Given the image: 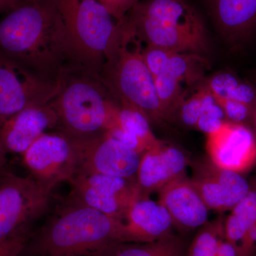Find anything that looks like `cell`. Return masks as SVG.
<instances>
[{"label":"cell","instance_id":"cell-27","mask_svg":"<svg viewBox=\"0 0 256 256\" xmlns=\"http://www.w3.org/2000/svg\"><path fill=\"white\" fill-rule=\"evenodd\" d=\"M206 87L198 88L193 95L184 99L178 108L180 118L184 124L190 128L196 127L197 122L203 110Z\"/></svg>","mask_w":256,"mask_h":256},{"label":"cell","instance_id":"cell-22","mask_svg":"<svg viewBox=\"0 0 256 256\" xmlns=\"http://www.w3.org/2000/svg\"><path fill=\"white\" fill-rule=\"evenodd\" d=\"M208 67V60L203 56L172 52L164 72L172 75L182 84L192 85L203 79Z\"/></svg>","mask_w":256,"mask_h":256},{"label":"cell","instance_id":"cell-12","mask_svg":"<svg viewBox=\"0 0 256 256\" xmlns=\"http://www.w3.org/2000/svg\"><path fill=\"white\" fill-rule=\"evenodd\" d=\"M208 159L222 169L244 174L256 164V139L250 126L226 120L206 134Z\"/></svg>","mask_w":256,"mask_h":256},{"label":"cell","instance_id":"cell-28","mask_svg":"<svg viewBox=\"0 0 256 256\" xmlns=\"http://www.w3.org/2000/svg\"><path fill=\"white\" fill-rule=\"evenodd\" d=\"M215 100L222 108L227 121L252 127V107L232 99Z\"/></svg>","mask_w":256,"mask_h":256},{"label":"cell","instance_id":"cell-13","mask_svg":"<svg viewBox=\"0 0 256 256\" xmlns=\"http://www.w3.org/2000/svg\"><path fill=\"white\" fill-rule=\"evenodd\" d=\"M191 180L210 210H232L247 194L250 182L240 173L222 169L208 158L193 164Z\"/></svg>","mask_w":256,"mask_h":256},{"label":"cell","instance_id":"cell-15","mask_svg":"<svg viewBox=\"0 0 256 256\" xmlns=\"http://www.w3.org/2000/svg\"><path fill=\"white\" fill-rule=\"evenodd\" d=\"M188 163L190 160L181 150L163 141L144 152L136 176L143 196L159 192L171 182L184 176Z\"/></svg>","mask_w":256,"mask_h":256},{"label":"cell","instance_id":"cell-23","mask_svg":"<svg viewBox=\"0 0 256 256\" xmlns=\"http://www.w3.org/2000/svg\"><path fill=\"white\" fill-rule=\"evenodd\" d=\"M154 84L160 104L168 120H171L174 119L185 99L182 84L168 72H163L154 77Z\"/></svg>","mask_w":256,"mask_h":256},{"label":"cell","instance_id":"cell-38","mask_svg":"<svg viewBox=\"0 0 256 256\" xmlns=\"http://www.w3.org/2000/svg\"><path fill=\"white\" fill-rule=\"evenodd\" d=\"M98 1L100 2V0H98Z\"/></svg>","mask_w":256,"mask_h":256},{"label":"cell","instance_id":"cell-9","mask_svg":"<svg viewBox=\"0 0 256 256\" xmlns=\"http://www.w3.org/2000/svg\"><path fill=\"white\" fill-rule=\"evenodd\" d=\"M60 86L0 53V126L26 108L50 104Z\"/></svg>","mask_w":256,"mask_h":256},{"label":"cell","instance_id":"cell-32","mask_svg":"<svg viewBox=\"0 0 256 256\" xmlns=\"http://www.w3.org/2000/svg\"><path fill=\"white\" fill-rule=\"evenodd\" d=\"M218 256H239V252L237 248L224 236L218 246Z\"/></svg>","mask_w":256,"mask_h":256},{"label":"cell","instance_id":"cell-30","mask_svg":"<svg viewBox=\"0 0 256 256\" xmlns=\"http://www.w3.org/2000/svg\"><path fill=\"white\" fill-rule=\"evenodd\" d=\"M31 235V230H26L0 240V256H20Z\"/></svg>","mask_w":256,"mask_h":256},{"label":"cell","instance_id":"cell-34","mask_svg":"<svg viewBox=\"0 0 256 256\" xmlns=\"http://www.w3.org/2000/svg\"><path fill=\"white\" fill-rule=\"evenodd\" d=\"M252 130H254V134H255L256 139V102L254 106H252Z\"/></svg>","mask_w":256,"mask_h":256},{"label":"cell","instance_id":"cell-1","mask_svg":"<svg viewBox=\"0 0 256 256\" xmlns=\"http://www.w3.org/2000/svg\"><path fill=\"white\" fill-rule=\"evenodd\" d=\"M0 18V53L47 82H60L79 63L52 0H24Z\"/></svg>","mask_w":256,"mask_h":256},{"label":"cell","instance_id":"cell-10","mask_svg":"<svg viewBox=\"0 0 256 256\" xmlns=\"http://www.w3.org/2000/svg\"><path fill=\"white\" fill-rule=\"evenodd\" d=\"M22 156L30 174L52 188L76 174L74 140L58 131L44 134Z\"/></svg>","mask_w":256,"mask_h":256},{"label":"cell","instance_id":"cell-24","mask_svg":"<svg viewBox=\"0 0 256 256\" xmlns=\"http://www.w3.org/2000/svg\"><path fill=\"white\" fill-rule=\"evenodd\" d=\"M224 220L207 222L192 240L188 256H218V246L224 238Z\"/></svg>","mask_w":256,"mask_h":256},{"label":"cell","instance_id":"cell-3","mask_svg":"<svg viewBox=\"0 0 256 256\" xmlns=\"http://www.w3.org/2000/svg\"><path fill=\"white\" fill-rule=\"evenodd\" d=\"M50 106L56 130L78 140L104 136L117 127L120 105L100 74L79 66L67 72Z\"/></svg>","mask_w":256,"mask_h":256},{"label":"cell","instance_id":"cell-19","mask_svg":"<svg viewBox=\"0 0 256 256\" xmlns=\"http://www.w3.org/2000/svg\"><path fill=\"white\" fill-rule=\"evenodd\" d=\"M148 118L139 110L120 106L117 127L108 133L142 156L160 141L154 136Z\"/></svg>","mask_w":256,"mask_h":256},{"label":"cell","instance_id":"cell-2","mask_svg":"<svg viewBox=\"0 0 256 256\" xmlns=\"http://www.w3.org/2000/svg\"><path fill=\"white\" fill-rule=\"evenodd\" d=\"M126 242L124 222L67 200L38 232L20 256H90Z\"/></svg>","mask_w":256,"mask_h":256},{"label":"cell","instance_id":"cell-26","mask_svg":"<svg viewBox=\"0 0 256 256\" xmlns=\"http://www.w3.org/2000/svg\"><path fill=\"white\" fill-rule=\"evenodd\" d=\"M226 120L222 108L206 87L203 110L195 128L208 134L218 129Z\"/></svg>","mask_w":256,"mask_h":256},{"label":"cell","instance_id":"cell-8","mask_svg":"<svg viewBox=\"0 0 256 256\" xmlns=\"http://www.w3.org/2000/svg\"><path fill=\"white\" fill-rule=\"evenodd\" d=\"M70 201L124 222L131 205L143 196L136 178L100 174H76L68 181Z\"/></svg>","mask_w":256,"mask_h":256},{"label":"cell","instance_id":"cell-11","mask_svg":"<svg viewBox=\"0 0 256 256\" xmlns=\"http://www.w3.org/2000/svg\"><path fill=\"white\" fill-rule=\"evenodd\" d=\"M73 140L76 152V174L136 178L142 156L108 133L86 140Z\"/></svg>","mask_w":256,"mask_h":256},{"label":"cell","instance_id":"cell-21","mask_svg":"<svg viewBox=\"0 0 256 256\" xmlns=\"http://www.w3.org/2000/svg\"><path fill=\"white\" fill-rule=\"evenodd\" d=\"M181 239L171 234L148 242H120L90 256H182Z\"/></svg>","mask_w":256,"mask_h":256},{"label":"cell","instance_id":"cell-4","mask_svg":"<svg viewBox=\"0 0 256 256\" xmlns=\"http://www.w3.org/2000/svg\"><path fill=\"white\" fill-rule=\"evenodd\" d=\"M126 20L148 46L198 55L210 48L203 18L188 0H139Z\"/></svg>","mask_w":256,"mask_h":256},{"label":"cell","instance_id":"cell-20","mask_svg":"<svg viewBox=\"0 0 256 256\" xmlns=\"http://www.w3.org/2000/svg\"><path fill=\"white\" fill-rule=\"evenodd\" d=\"M230 210L224 220V236L239 252L248 230L256 223V178L250 182L247 194Z\"/></svg>","mask_w":256,"mask_h":256},{"label":"cell","instance_id":"cell-35","mask_svg":"<svg viewBox=\"0 0 256 256\" xmlns=\"http://www.w3.org/2000/svg\"><path fill=\"white\" fill-rule=\"evenodd\" d=\"M6 153H5L4 151H3V150L2 149L1 146H0V169L4 168L5 165H6Z\"/></svg>","mask_w":256,"mask_h":256},{"label":"cell","instance_id":"cell-14","mask_svg":"<svg viewBox=\"0 0 256 256\" xmlns=\"http://www.w3.org/2000/svg\"><path fill=\"white\" fill-rule=\"evenodd\" d=\"M58 120L50 104L32 106L15 114L0 126V146L6 154L22 156L48 130H56Z\"/></svg>","mask_w":256,"mask_h":256},{"label":"cell","instance_id":"cell-18","mask_svg":"<svg viewBox=\"0 0 256 256\" xmlns=\"http://www.w3.org/2000/svg\"><path fill=\"white\" fill-rule=\"evenodd\" d=\"M124 223L126 242H156L172 234L174 227L166 208L148 196L140 197L131 205Z\"/></svg>","mask_w":256,"mask_h":256},{"label":"cell","instance_id":"cell-25","mask_svg":"<svg viewBox=\"0 0 256 256\" xmlns=\"http://www.w3.org/2000/svg\"><path fill=\"white\" fill-rule=\"evenodd\" d=\"M242 82L244 80L236 74L222 72L210 77L205 82L204 86L215 99L234 100Z\"/></svg>","mask_w":256,"mask_h":256},{"label":"cell","instance_id":"cell-5","mask_svg":"<svg viewBox=\"0 0 256 256\" xmlns=\"http://www.w3.org/2000/svg\"><path fill=\"white\" fill-rule=\"evenodd\" d=\"M143 48L124 20L118 45L99 74L120 106L132 108L150 122L161 124L169 120L158 99L154 78L143 60Z\"/></svg>","mask_w":256,"mask_h":256},{"label":"cell","instance_id":"cell-17","mask_svg":"<svg viewBox=\"0 0 256 256\" xmlns=\"http://www.w3.org/2000/svg\"><path fill=\"white\" fill-rule=\"evenodd\" d=\"M222 36L233 46L256 32V0H202Z\"/></svg>","mask_w":256,"mask_h":256},{"label":"cell","instance_id":"cell-29","mask_svg":"<svg viewBox=\"0 0 256 256\" xmlns=\"http://www.w3.org/2000/svg\"><path fill=\"white\" fill-rule=\"evenodd\" d=\"M171 53L159 47L146 45L143 48V60L154 78L164 72Z\"/></svg>","mask_w":256,"mask_h":256},{"label":"cell","instance_id":"cell-31","mask_svg":"<svg viewBox=\"0 0 256 256\" xmlns=\"http://www.w3.org/2000/svg\"><path fill=\"white\" fill-rule=\"evenodd\" d=\"M138 2L139 0H100L101 4L119 22L124 20Z\"/></svg>","mask_w":256,"mask_h":256},{"label":"cell","instance_id":"cell-33","mask_svg":"<svg viewBox=\"0 0 256 256\" xmlns=\"http://www.w3.org/2000/svg\"><path fill=\"white\" fill-rule=\"evenodd\" d=\"M24 0H0V14H5L22 4Z\"/></svg>","mask_w":256,"mask_h":256},{"label":"cell","instance_id":"cell-6","mask_svg":"<svg viewBox=\"0 0 256 256\" xmlns=\"http://www.w3.org/2000/svg\"><path fill=\"white\" fill-rule=\"evenodd\" d=\"M52 1L62 15L79 63L100 74L118 45L124 20L118 21L98 0Z\"/></svg>","mask_w":256,"mask_h":256},{"label":"cell","instance_id":"cell-36","mask_svg":"<svg viewBox=\"0 0 256 256\" xmlns=\"http://www.w3.org/2000/svg\"><path fill=\"white\" fill-rule=\"evenodd\" d=\"M252 256H256V252H255V254H254V255H252Z\"/></svg>","mask_w":256,"mask_h":256},{"label":"cell","instance_id":"cell-7","mask_svg":"<svg viewBox=\"0 0 256 256\" xmlns=\"http://www.w3.org/2000/svg\"><path fill=\"white\" fill-rule=\"evenodd\" d=\"M54 188L31 174L0 169V240L31 230L48 210Z\"/></svg>","mask_w":256,"mask_h":256},{"label":"cell","instance_id":"cell-37","mask_svg":"<svg viewBox=\"0 0 256 256\" xmlns=\"http://www.w3.org/2000/svg\"><path fill=\"white\" fill-rule=\"evenodd\" d=\"M255 82H256V77H255Z\"/></svg>","mask_w":256,"mask_h":256},{"label":"cell","instance_id":"cell-16","mask_svg":"<svg viewBox=\"0 0 256 256\" xmlns=\"http://www.w3.org/2000/svg\"><path fill=\"white\" fill-rule=\"evenodd\" d=\"M159 202L166 208L173 226L190 232L208 222V208L186 175L166 184L159 192Z\"/></svg>","mask_w":256,"mask_h":256}]
</instances>
